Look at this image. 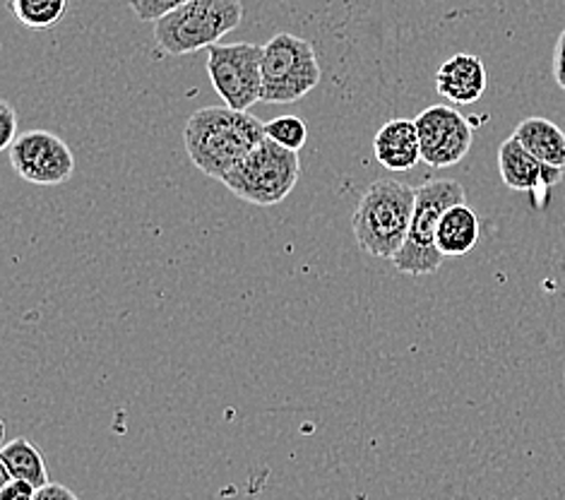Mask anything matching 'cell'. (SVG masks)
I'll use <instances>...</instances> for the list:
<instances>
[{
	"instance_id": "8992f818",
	"label": "cell",
	"mask_w": 565,
	"mask_h": 500,
	"mask_svg": "<svg viewBox=\"0 0 565 500\" xmlns=\"http://www.w3.org/2000/svg\"><path fill=\"white\" fill-rule=\"evenodd\" d=\"M322 79L318 53L296 34H277L263 46V102L294 104L308 97Z\"/></svg>"
},
{
	"instance_id": "ba28073f",
	"label": "cell",
	"mask_w": 565,
	"mask_h": 500,
	"mask_svg": "<svg viewBox=\"0 0 565 500\" xmlns=\"http://www.w3.org/2000/svg\"><path fill=\"white\" fill-rule=\"evenodd\" d=\"M10 167L22 181L34 185H61L75 173V155L58 135L26 130L8 150Z\"/></svg>"
},
{
	"instance_id": "7402d4cb",
	"label": "cell",
	"mask_w": 565,
	"mask_h": 500,
	"mask_svg": "<svg viewBox=\"0 0 565 500\" xmlns=\"http://www.w3.org/2000/svg\"><path fill=\"white\" fill-rule=\"evenodd\" d=\"M34 500H79L77 493H73L68 486L63 483H46L42 486V489H36V496Z\"/></svg>"
},
{
	"instance_id": "4fadbf2b",
	"label": "cell",
	"mask_w": 565,
	"mask_h": 500,
	"mask_svg": "<svg viewBox=\"0 0 565 500\" xmlns=\"http://www.w3.org/2000/svg\"><path fill=\"white\" fill-rule=\"evenodd\" d=\"M513 138L548 167L565 169V132L554 120L542 116H530L518 124Z\"/></svg>"
},
{
	"instance_id": "7c38bea8",
	"label": "cell",
	"mask_w": 565,
	"mask_h": 500,
	"mask_svg": "<svg viewBox=\"0 0 565 500\" xmlns=\"http://www.w3.org/2000/svg\"><path fill=\"white\" fill-rule=\"evenodd\" d=\"M373 152L379 164L387 171L405 173L412 171L422 159V140L414 120L393 118L375 132Z\"/></svg>"
},
{
	"instance_id": "7a4b0ae2",
	"label": "cell",
	"mask_w": 565,
	"mask_h": 500,
	"mask_svg": "<svg viewBox=\"0 0 565 500\" xmlns=\"http://www.w3.org/2000/svg\"><path fill=\"white\" fill-rule=\"evenodd\" d=\"M416 208V188L379 179L363 191L352 217L359 248L373 258L393 260L405 246Z\"/></svg>"
},
{
	"instance_id": "44dd1931",
	"label": "cell",
	"mask_w": 565,
	"mask_h": 500,
	"mask_svg": "<svg viewBox=\"0 0 565 500\" xmlns=\"http://www.w3.org/2000/svg\"><path fill=\"white\" fill-rule=\"evenodd\" d=\"M551 71H554V79L561 89H565V30L556 39L554 49V63H551Z\"/></svg>"
},
{
	"instance_id": "9c48e42d",
	"label": "cell",
	"mask_w": 565,
	"mask_h": 500,
	"mask_svg": "<svg viewBox=\"0 0 565 500\" xmlns=\"http://www.w3.org/2000/svg\"><path fill=\"white\" fill-rule=\"evenodd\" d=\"M414 124L422 140V159L430 169H448L460 164L469 150H472V126L452 106H428V109L414 118Z\"/></svg>"
},
{
	"instance_id": "2e32d148",
	"label": "cell",
	"mask_w": 565,
	"mask_h": 500,
	"mask_svg": "<svg viewBox=\"0 0 565 500\" xmlns=\"http://www.w3.org/2000/svg\"><path fill=\"white\" fill-rule=\"evenodd\" d=\"M68 6L71 0H10L12 15L26 30H51L65 18Z\"/></svg>"
},
{
	"instance_id": "30bf717a",
	"label": "cell",
	"mask_w": 565,
	"mask_h": 500,
	"mask_svg": "<svg viewBox=\"0 0 565 500\" xmlns=\"http://www.w3.org/2000/svg\"><path fill=\"white\" fill-rule=\"evenodd\" d=\"M498 173H501V181L510 191L544 195L563 181L565 169L544 164V161L530 155L513 135H510V138L498 147Z\"/></svg>"
},
{
	"instance_id": "6da1fadb",
	"label": "cell",
	"mask_w": 565,
	"mask_h": 500,
	"mask_svg": "<svg viewBox=\"0 0 565 500\" xmlns=\"http://www.w3.org/2000/svg\"><path fill=\"white\" fill-rule=\"evenodd\" d=\"M265 138V124L250 111H234L228 106L195 111L183 130L188 157L200 171L217 181H224V175Z\"/></svg>"
},
{
	"instance_id": "52a82bcc",
	"label": "cell",
	"mask_w": 565,
	"mask_h": 500,
	"mask_svg": "<svg viewBox=\"0 0 565 500\" xmlns=\"http://www.w3.org/2000/svg\"><path fill=\"white\" fill-rule=\"evenodd\" d=\"M207 75L224 106L250 111L263 102V46L217 44L207 49Z\"/></svg>"
},
{
	"instance_id": "ac0fdd59",
	"label": "cell",
	"mask_w": 565,
	"mask_h": 500,
	"mask_svg": "<svg viewBox=\"0 0 565 500\" xmlns=\"http://www.w3.org/2000/svg\"><path fill=\"white\" fill-rule=\"evenodd\" d=\"M188 0H128L130 10L136 12V18L140 22H157L164 15H169L171 10L181 8Z\"/></svg>"
},
{
	"instance_id": "5bb4252c",
	"label": "cell",
	"mask_w": 565,
	"mask_h": 500,
	"mask_svg": "<svg viewBox=\"0 0 565 500\" xmlns=\"http://www.w3.org/2000/svg\"><path fill=\"white\" fill-rule=\"evenodd\" d=\"M479 236H481V224H479L477 212L469 208L467 202H460V205H455L443 214L438 234H436V246L443 255H446V258H460V255L475 251Z\"/></svg>"
},
{
	"instance_id": "ffe728a7",
	"label": "cell",
	"mask_w": 565,
	"mask_h": 500,
	"mask_svg": "<svg viewBox=\"0 0 565 500\" xmlns=\"http://www.w3.org/2000/svg\"><path fill=\"white\" fill-rule=\"evenodd\" d=\"M34 486L20 479H10L8 483H3V491H0V500H34Z\"/></svg>"
},
{
	"instance_id": "277c9868",
	"label": "cell",
	"mask_w": 565,
	"mask_h": 500,
	"mask_svg": "<svg viewBox=\"0 0 565 500\" xmlns=\"http://www.w3.org/2000/svg\"><path fill=\"white\" fill-rule=\"evenodd\" d=\"M467 202L462 183L452 179H436L426 181L416 188V208L409 226V236L405 246L393 258V265L397 273L422 277V275H434L436 269L443 265V255L436 246V234L443 214L450 208Z\"/></svg>"
},
{
	"instance_id": "3957f363",
	"label": "cell",
	"mask_w": 565,
	"mask_h": 500,
	"mask_svg": "<svg viewBox=\"0 0 565 500\" xmlns=\"http://www.w3.org/2000/svg\"><path fill=\"white\" fill-rule=\"evenodd\" d=\"M244 20L241 0H188L154 22V39L167 56L212 49Z\"/></svg>"
},
{
	"instance_id": "9a60e30c",
	"label": "cell",
	"mask_w": 565,
	"mask_h": 500,
	"mask_svg": "<svg viewBox=\"0 0 565 500\" xmlns=\"http://www.w3.org/2000/svg\"><path fill=\"white\" fill-rule=\"evenodd\" d=\"M0 477H3V483L20 479L32 483L34 489L51 483L44 455L39 453L30 438H15L3 445V450H0Z\"/></svg>"
},
{
	"instance_id": "5b68a950",
	"label": "cell",
	"mask_w": 565,
	"mask_h": 500,
	"mask_svg": "<svg viewBox=\"0 0 565 500\" xmlns=\"http://www.w3.org/2000/svg\"><path fill=\"white\" fill-rule=\"evenodd\" d=\"M301 159L299 152L285 150L270 138H265L255 150L238 161L224 175V185L236 198L258 208H273L287 200L299 183Z\"/></svg>"
},
{
	"instance_id": "d6986e66",
	"label": "cell",
	"mask_w": 565,
	"mask_h": 500,
	"mask_svg": "<svg viewBox=\"0 0 565 500\" xmlns=\"http://www.w3.org/2000/svg\"><path fill=\"white\" fill-rule=\"evenodd\" d=\"M18 138V114L10 102H0V150H10Z\"/></svg>"
},
{
	"instance_id": "e0dca14e",
	"label": "cell",
	"mask_w": 565,
	"mask_h": 500,
	"mask_svg": "<svg viewBox=\"0 0 565 500\" xmlns=\"http://www.w3.org/2000/svg\"><path fill=\"white\" fill-rule=\"evenodd\" d=\"M265 132L273 142L291 152H299L308 140V126L299 116H279L270 120V124H265Z\"/></svg>"
},
{
	"instance_id": "8fae6325",
	"label": "cell",
	"mask_w": 565,
	"mask_h": 500,
	"mask_svg": "<svg viewBox=\"0 0 565 500\" xmlns=\"http://www.w3.org/2000/svg\"><path fill=\"white\" fill-rule=\"evenodd\" d=\"M487 65L472 53H455L436 73V89L450 104H477L487 92Z\"/></svg>"
}]
</instances>
